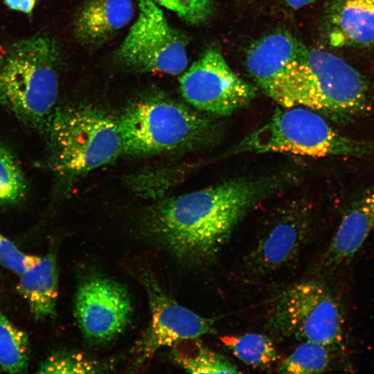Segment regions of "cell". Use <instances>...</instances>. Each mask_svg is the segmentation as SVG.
Here are the masks:
<instances>
[{
  "label": "cell",
  "instance_id": "obj_26",
  "mask_svg": "<svg viewBox=\"0 0 374 374\" xmlns=\"http://www.w3.org/2000/svg\"><path fill=\"white\" fill-rule=\"evenodd\" d=\"M8 7L12 10L31 14L35 5V0H5Z\"/></svg>",
  "mask_w": 374,
  "mask_h": 374
},
{
  "label": "cell",
  "instance_id": "obj_1",
  "mask_svg": "<svg viewBox=\"0 0 374 374\" xmlns=\"http://www.w3.org/2000/svg\"><path fill=\"white\" fill-rule=\"evenodd\" d=\"M283 186L278 177H242L170 197L151 210L147 230L180 261L206 265L245 215Z\"/></svg>",
  "mask_w": 374,
  "mask_h": 374
},
{
  "label": "cell",
  "instance_id": "obj_2",
  "mask_svg": "<svg viewBox=\"0 0 374 374\" xmlns=\"http://www.w3.org/2000/svg\"><path fill=\"white\" fill-rule=\"evenodd\" d=\"M43 134L48 168L64 188L123 153L116 119L89 105L56 107Z\"/></svg>",
  "mask_w": 374,
  "mask_h": 374
},
{
  "label": "cell",
  "instance_id": "obj_11",
  "mask_svg": "<svg viewBox=\"0 0 374 374\" xmlns=\"http://www.w3.org/2000/svg\"><path fill=\"white\" fill-rule=\"evenodd\" d=\"M311 224L305 208L294 206L278 213L265 225L244 256V274L260 279L293 263L310 241Z\"/></svg>",
  "mask_w": 374,
  "mask_h": 374
},
{
  "label": "cell",
  "instance_id": "obj_28",
  "mask_svg": "<svg viewBox=\"0 0 374 374\" xmlns=\"http://www.w3.org/2000/svg\"><path fill=\"white\" fill-rule=\"evenodd\" d=\"M155 3L168 8L179 15V6L177 0H153Z\"/></svg>",
  "mask_w": 374,
  "mask_h": 374
},
{
  "label": "cell",
  "instance_id": "obj_10",
  "mask_svg": "<svg viewBox=\"0 0 374 374\" xmlns=\"http://www.w3.org/2000/svg\"><path fill=\"white\" fill-rule=\"evenodd\" d=\"M125 286L105 275L91 273L80 282L74 314L84 337L91 343H107L119 335L132 314Z\"/></svg>",
  "mask_w": 374,
  "mask_h": 374
},
{
  "label": "cell",
  "instance_id": "obj_13",
  "mask_svg": "<svg viewBox=\"0 0 374 374\" xmlns=\"http://www.w3.org/2000/svg\"><path fill=\"white\" fill-rule=\"evenodd\" d=\"M305 48L287 32L269 33L250 46L246 57L247 70L267 96L278 103L280 82L285 68Z\"/></svg>",
  "mask_w": 374,
  "mask_h": 374
},
{
  "label": "cell",
  "instance_id": "obj_23",
  "mask_svg": "<svg viewBox=\"0 0 374 374\" xmlns=\"http://www.w3.org/2000/svg\"><path fill=\"white\" fill-rule=\"evenodd\" d=\"M105 367L84 354L59 351L49 355L38 367V373H94L103 372Z\"/></svg>",
  "mask_w": 374,
  "mask_h": 374
},
{
  "label": "cell",
  "instance_id": "obj_24",
  "mask_svg": "<svg viewBox=\"0 0 374 374\" xmlns=\"http://www.w3.org/2000/svg\"><path fill=\"white\" fill-rule=\"evenodd\" d=\"M41 256L28 254L0 233V264L14 274L21 275L35 264Z\"/></svg>",
  "mask_w": 374,
  "mask_h": 374
},
{
  "label": "cell",
  "instance_id": "obj_14",
  "mask_svg": "<svg viewBox=\"0 0 374 374\" xmlns=\"http://www.w3.org/2000/svg\"><path fill=\"white\" fill-rule=\"evenodd\" d=\"M373 228L374 188L354 201L344 214L323 256V268L349 262Z\"/></svg>",
  "mask_w": 374,
  "mask_h": 374
},
{
  "label": "cell",
  "instance_id": "obj_4",
  "mask_svg": "<svg viewBox=\"0 0 374 374\" xmlns=\"http://www.w3.org/2000/svg\"><path fill=\"white\" fill-rule=\"evenodd\" d=\"M59 64L58 47L43 35L0 48V104L42 134L56 107Z\"/></svg>",
  "mask_w": 374,
  "mask_h": 374
},
{
  "label": "cell",
  "instance_id": "obj_3",
  "mask_svg": "<svg viewBox=\"0 0 374 374\" xmlns=\"http://www.w3.org/2000/svg\"><path fill=\"white\" fill-rule=\"evenodd\" d=\"M368 100L367 84L357 70L339 56L305 47L285 68L278 103L304 106L343 124L362 114Z\"/></svg>",
  "mask_w": 374,
  "mask_h": 374
},
{
  "label": "cell",
  "instance_id": "obj_17",
  "mask_svg": "<svg viewBox=\"0 0 374 374\" xmlns=\"http://www.w3.org/2000/svg\"><path fill=\"white\" fill-rule=\"evenodd\" d=\"M17 290L36 319L53 317L58 298V273L54 253L41 256L19 275Z\"/></svg>",
  "mask_w": 374,
  "mask_h": 374
},
{
  "label": "cell",
  "instance_id": "obj_5",
  "mask_svg": "<svg viewBox=\"0 0 374 374\" xmlns=\"http://www.w3.org/2000/svg\"><path fill=\"white\" fill-rule=\"evenodd\" d=\"M123 152L149 156L216 142L218 125L181 103L151 98L130 104L116 119Z\"/></svg>",
  "mask_w": 374,
  "mask_h": 374
},
{
  "label": "cell",
  "instance_id": "obj_16",
  "mask_svg": "<svg viewBox=\"0 0 374 374\" xmlns=\"http://www.w3.org/2000/svg\"><path fill=\"white\" fill-rule=\"evenodd\" d=\"M327 21L333 46L374 44V0H332Z\"/></svg>",
  "mask_w": 374,
  "mask_h": 374
},
{
  "label": "cell",
  "instance_id": "obj_15",
  "mask_svg": "<svg viewBox=\"0 0 374 374\" xmlns=\"http://www.w3.org/2000/svg\"><path fill=\"white\" fill-rule=\"evenodd\" d=\"M134 12L132 0H89L75 17V34L84 44L100 45L129 24Z\"/></svg>",
  "mask_w": 374,
  "mask_h": 374
},
{
  "label": "cell",
  "instance_id": "obj_27",
  "mask_svg": "<svg viewBox=\"0 0 374 374\" xmlns=\"http://www.w3.org/2000/svg\"><path fill=\"white\" fill-rule=\"evenodd\" d=\"M315 0H283V3L292 9H300L313 3Z\"/></svg>",
  "mask_w": 374,
  "mask_h": 374
},
{
  "label": "cell",
  "instance_id": "obj_18",
  "mask_svg": "<svg viewBox=\"0 0 374 374\" xmlns=\"http://www.w3.org/2000/svg\"><path fill=\"white\" fill-rule=\"evenodd\" d=\"M29 354L27 334L0 311V369L10 373H25Z\"/></svg>",
  "mask_w": 374,
  "mask_h": 374
},
{
  "label": "cell",
  "instance_id": "obj_6",
  "mask_svg": "<svg viewBox=\"0 0 374 374\" xmlns=\"http://www.w3.org/2000/svg\"><path fill=\"white\" fill-rule=\"evenodd\" d=\"M285 108L246 136L233 152H286L315 158L374 154V141L339 133L316 111L301 105Z\"/></svg>",
  "mask_w": 374,
  "mask_h": 374
},
{
  "label": "cell",
  "instance_id": "obj_8",
  "mask_svg": "<svg viewBox=\"0 0 374 374\" xmlns=\"http://www.w3.org/2000/svg\"><path fill=\"white\" fill-rule=\"evenodd\" d=\"M138 17L116 51L127 67L140 72L181 73L187 67L186 44L153 0H140Z\"/></svg>",
  "mask_w": 374,
  "mask_h": 374
},
{
  "label": "cell",
  "instance_id": "obj_12",
  "mask_svg": "<svg viewBox=\"0 0 374 374\" xmlns=\"http://www.w3.org/2000/svg\"><path fill=\"white\" fill-rule=\"evenodd\" d=\"M142 280L148 294L151 321L137 346L136 366L144 365L162 348L215 332L213 319L179 304L150 275L143 274Z\"/></svg>",
  "mask_w": 374,
  "mask_h": 374
},
{
  "label": "cell",
  "instance_id": "obj_19",
  "mask_svg": "<svg viewBox=\"0 0 374 374\" xmlns=\"http://www.w3.org/2000/svg\"><path fill=\"white\" fill-rule=\"evenodd\" d=\"M223 344L240 361L255 368H268L278 355L272 340L267 335L249 332L220 338Z\"/></svg>",
  "mask_w": 374,
  "mask_h": 374
},
{
  "label": "cell",
  "instance_id": "obj_7",
  "mask_svg": "<svg viewBox=\"0 0 374 374\" xmlns=\"http://www.w3.org/2000/svg\"><path fill=\"white\" fill-rule=\"evenodd\" d=\"M267 326L279 337L311 341L330 348L343 339L339 304L327 286L317 280L299 282L280 293L269 312Z\"/></svg>",
  "mask_w": 374,
  "mask_h": 374
},
{
  "label": "cell",
  "instance_id": "obj_25",
  "mask_svg": "<svg viewBox=\"0 0 374 374\" xmlns=\"http://www.w3.org/2000/svg\"><path fill=\"white\" fill-rule=\"evenodd\" d=\"M179 16L193 24L204 21L209 16L213 0H177Z\"/></svg>",
  "mask_w": 374,
  "mask_h": 374
},
{
  "label": "cell",
  "instance_id": "obj_20",
  "mask_svg": "<svg viewBox=\"0 0 374 374\" xmlns=\"http://www.w3.org/2000/svg\"><path fill=\"white\" fill-rule=\"evenodd\" d=\"M191 339L190 347L174 350L175 362L190 373H238V367L225 356Z\"/></svg>",
  "mask_w": 374,
  "mask_h": 374
},
{
  "label": "cell",
  "instance_id": "obj_9",
  "mask_svg": "<svg viewBox=\"0 0 374 374\" xmlns=\"http://www.w3.org/2000/svg\"><path fill=\"white\" fill-rule=\"evenodd\" d=\"M184 100L200 111L229 116L249 103L256 89L238 75L221 53L209 48L179 78Z\"/></svg>",
  "mask_w": 374,
  "mask_h": 374
},
{
  "label": "cell",
  "instance_id": "obj_21",
  "mask_svg": "<svg viewBox=\"0 0 374 374\" xmlns=\"http://www.w3.org/2000/svg\"><path fill=\"white\" fill-rule=\"evenodd\" d=\"M28 184L15 153L0 143V208L16 206L26 197Z\"/></svg>",
  "mask_w": 374,
  "mask_h": 374
},
{
  "label": "cell",
  "instance_id": "obj_22",
  "mask_svg": "<svg viewBox=\"0 0 374 374\" xmlns=\"http://www.w3.org/2000/svg\"><path fill=\"white\" fill-rule=\"evenodd\" d=\"M330 348L305 341L280 364L279 373L310 374L324 372L330 362Z\"/></svg>",
  "mask_w": 374,
  "mask_h": 374
}]
</instances>
